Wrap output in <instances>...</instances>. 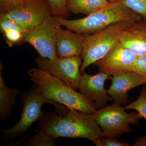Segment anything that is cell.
<instances>
[{"mask_svg": "<svg viewBox=\"0 0 146 146\" xmlns=\"http://www.w3.org/2000/svg\"><path fill=\"white\" fill-rule=\"evenodd\" d=\"M133 23L127 21L115 23L100 31L85 34L81 55V72L104 57L119 41L123 32Z\"/></svg>", "mask_w": 146, "mask_h": 146, "instance_id": "cell-5", "label": "cell"}, {"mask_svg": "<svg viewBox=\"0 0 146 146\" xmlns=\"http://www.w3.org/2000/svg\"><path fill=\"white\" fill-rule=\"evenodd\" d=\"M124 107L114 102L97 110L94 118L106 137H119L133 131L131 125H136L142 117L138 112L127 113Z\"/></svg>", "mask_w": 146, "mask_h": 146, "instance_id": "cell-6", "label": "cell"}, {"mask_svg": "<svg viewBox=\"0 0 146 146\" xmlns=\"http://www.w3.org/2000/svg\"><path fill=\"white\" fill-rule=\"evenodd\" d=\"M3 66L1 63L0 66V89H3L6 87L5 81L4 80L2 76Z\"/></svg>", "mask_w": 146, "mask_h": 146, "instance_id": "cell-27", "label": "cell"}, {"mask_svg": "<svg viewBox=\"0 0 146 146\" xmlns=\"http://www.w3.org/2000/svg\"><path fill=\"white\" fill-rule=\"evenodd\" d=\"M132 146H146V136H141L136 138Z\"/></svg>", "mask_w": 146, "mask_h": 146, "instance_id": "cell-26", "label": "cell"}, {"mask_svg": "<svg viewBox=\"0 0 146 146\" xmlns=\"http://www.w3.org/2000/svg\"><path fill=\"white\" fill-rule=\"evenodd\" d=\"M3 34L6 42L10 47L23 43L24 33L21 32L16 30H7Z\"/></svg>", "mask_w": 146, "mask_h": 146, "instance_id": "cell-22", "label": "cell"}, {"mask_svg": "<svg viewBox=\"0 0 146 146\" xmlns=\"http://www.w3.org/2000/svg\"><path fill=\"white\" fill-rule=\"evenodd\" d=\"M122 2L131 10L146 18V0H123Z\"/></svg>", "mask_w": 146, "mask_h": 146, "instance_id": "cell-21", "label": "cell"}, {"mask_svg": "<svg viewBox=\"0 0 146 146\" xmlns=\"http://www.w3.org/2000/svg\"><path fill=\"white\" fill-rule=\"evenodd\" d=\"M0 28L2 33L7 30L18 31L24 33L27 31L16 21L3 16H0Z\"/></svg>", "mask_w": 146, "mask_h": 146, "instance_id": "cell-20", "label": "cell"}, {"mask_svg": "<svg viewBox=\"0 0 146 146\" xmlns=\"http://www.w3.org/2000/svg\"><path fill=\"white\" fill-rule=\"evenodd\" d=\"M56 139L40 129L37 133L29 138L23 144L24 145L29 146H54L56 144Z\"/></svg>", "mask_w": 146, "mask_h": 146, "instance_id": "cell-17", "label": "cell"}, {"mask_svg": "<svg viewBox=\"0 0 146 146\" xmlns=\"http://www.w3.org/2000/svg\"><path fill=\"white\" fill-rule=\"evenodd\" d=\"M133 72L146 77V55L137 56L133 66Z\"/></svg>", "mask_w": 146, "mask_h": 146, "instance_id": "cell-25", "label": "cell"}, {"mask_svg": "<svg viewBox=\"0 0 146 146\" xmlns=\"http://www.w3.org/2000/svg\"><path fill=\"white\" fill-rule=\"evenodd\" d=\"M49 12V5L47 0H30L0 16L16 21L28 31L40 25Z\"/></svg>", "mask_w": 146, "mask_h": 146, "instance_id": "cell-9", "label": "cell"}, {"mask_svg": "<svg viewBox=\"0 0 146 146\" xmlns=\"http://www.w3.org/2000/svg\"><path fill=\"white\" fill-rule=\"evenodd\" d=\"M18 89L6 86L0 89V118L3 120L11 116V110L16 104Z\"/></svg>", "mask_w": 146, "mask_h": 146, "instance_id": "cell-16", "label": "cell"}, {"mask_svg": "<svg viewBox=\"0 0 146 146\" xmlns=\"http://www.w3.org/2000/svg\"><path fill=\"white\" fill-rule=\"evenodd\" d=\"M137 56L119 42L104 57L94 65L99 72L113 76L120 73L133 72V66Z\"/></svg>", "mask_w": 146, "mask_h": 146, "instance_id": "cell-10", "label": "cell"}, {"mask_svg": "<svg viewBox=\"0 0 146 146\" xmlns=\"http://www.w3.org/2000/svg\"><path fill=\"white\" fill-rule=\"evenodd\" d=\"M30 79L37 89L50 99L63 104L70 110L94 114L97 108L94 102L87 99L64 82L39 68L28 71Z\"/></svg>", "mask_w": 146, "mask_h": 146, "instance_id": "cell-2", "label": "cell"}, {"mask_svg": "<svg viewBox=\"0 0 146 146\" xmlns=\"http://www.w3.org/2000/svg\"><path fill=\"white\" fill-rule=\"evenodd\" d=\"M59 26L49 12L40 25L24 33L23 42L31 45L41 57L54 59L58 56L56 44Z\"/></svg>", "mask_w": 146, "mask_h": 146, "instance_id": "cell-7", "label": "cell"}, {"mask_svg": "<svg viewBox=\"0 0 146 146\" xmlns=\"http://www.w3.org/2000/svg\"><path fill=\"white\" fill-rule=\"evenodd\" d=\"M81 56L64 58L57 56L51 59L39 56L35 61L37 68L46 71L64 82L74 89L78 88L81 76L80 67L82 66Z\"/></svg>", "mask_w": 146, "mask_h": 146, "instance_id": "cell-8", "label": "cell"}, {"mask_svg": "<svg viewBox=\"0 0 146 146\" xmlns=\"http://www.w3.org/2000/svg\"><path fill=\"white\" fill-rule=\"evenodd\" d=\"M30 0H0L1 14L23 5Z\"/></svg>", "mask_w": 146, "mask_h": 146, "instance_id": "cell-23", "label": "cell"}, {"mask_svg": "<svg viewBox=\"0 0 146 146\" xmlns=\"http://www.w3.org/2000/svg\"><path fill=\"white\" fill-rule=\"evenodd\" d=\"M112 84L107 93L114 102L126 105L129 103L127 93L133 88L146 84V77L133 72L116 74L112 76Z\"/></svg>", "mask_w": 146, "mask_h": 146, "instance_id": "cell-12", "label": "cell"}, {"mask_svg": "<svg viewBox=\"0 0 146 146\" xmlns=\"http://www.w3.org/2000/svg\"><path fill=\"white\" fill-rule=\"evenodd\" d=\"M84 35L70 30L58 29L56 49L58 56L68 58L81 56Z\"/></svg>", "mask_w": 146, "mask_h": 146, "instance_id": "cell-14", "label": "cell"}, {"mask_svg": "<svg viewBox=\"0 0 146 146\" xmlns=\"http://www.w3.org/2000/svg\"><path fill=\"white\" fill-rule=\"evenodd\" d=\"M54 17L61 26L82 34H94L121 21L133 23L143 18L127 7L122 1L110 3L99 10L80 19L69 20Z\"/></svg>", "mask_w": 146, "mask_h": 146, "instance_id": "cell-3", "label": "cell"}, {"mask_svg": "<svg viewBox=\"0 0 146 146\" xmlns=\"http://www.w3.org/2000/svg\"><path fill=\"white\" fill-rule=\"evenodd\" d=\"M40 129L53 138L88 139L95 143L102 137V131L94 114L70 110L65 115L57 112H44L39 121Z\"/></svg>", "mask_w": 146, "mask_h": 146, "instance_id": "cell-1", "label": "cell"}, {"mask_svg": "<svg viewBox=\"0 0 146 146\" xmlns=\"http://www.w3.org/2000/svg\"><path fill=\"white\" fill-rule=\"evenodd\" d=\"M119 42L137 56L146 55V18L133 23L123 32Z\"/></svg>", "mask_w": 146, "mask_h": 146, "instance_id": "cell-13", "label": "cell"}, {"mask_svg": "<svg viewBox=\"0 0 146 146\" xmlns=\"http://www.w3.org/2000/svg\"><path fill=\"white\" fill-rule=\"evenodd\" d=\"M23 110L20 120L18 123L9 128L1 129V134L7 140H12L22 136L31 126L33 123L41 119L44 111L42 106L48 103L54 106L56 111L60 114L66 113L69 109L60 106L39 91L33 85L24 92L22 95Z\"/></svg>", "mask_w": 146, "mask_h": 146, "instance_id": "cell-4", "label": "cell"}, {"mask_svg": "<svg viewBox=\"0 0 146 146\" xmlns=\"http://www.w3.org/2000/svg\"><path fill=\"white\" fill-rule=\"evenodd\" d=\"M111 76L102 72L94 75L84 72L81 76L78 87L80 92L87 99L94 102L97 109L106 106L108 102L112 100L104 87L105 81L112 79Z\"/></svg>", "mask_w": 146, "mask_h": 146, "instance_id": "cell-11", "label": "cell"}, {"mask_svg": "<svg viewBox=\"0 0 146 146\" xmlns=\"http://www.w3.org/2000/svg\"><path fill=\"white\" fill-rule=\"evenodd\" d=\"M49 5V13L54 17L67 18L68 11L66 7L67 0H47Z\"/></svg>", "mask_w": 146, "mask_h": 146, "instance_id": "cell-19", "label": "cell"}, {"mask_svg": "<svg viewBox=\"0 0 146 146\" xmlns=\"http://www.w3.org/2000/svg\"><path fill=\"white\" fill-rule=\"evenodd\" d=\"M124 108L136 110L141 117L146 120V86L143 87L137 100L125 106Z\"/></svg>", "mask_w": 146, "mask_h": 146, "instance_id": "cell-18", "label": "cell"}, {"mask_svg": "<svg viewBox=\"0 0 146 146\" xmlns=\"http://www.w3.org/2000/svg\"><path fill=\"white\" fill-rule=\"evenodd\" d=\"M109 3L106 0H67L66 7L72 13L89 15Z\"/></svg>", "mask_w": 146, "mask_h": 146, "instance_id": "cell-15", "label": "cell"}, {"mask_svg": "<svg viewBox=\"0 0 146 146\" xmlns=\"http://www.w3.org/2000/svg\"><path fill=\"white\" fill-rule=\"evenodd\" d=\"M109 3H113L119 2L123 1V0H106Z\"/></svg>", "mask_w": 146, "mask_h": 146, "instance_id": "cell-28", "label": "cell"}, {"mask_svg": "<svg viewBox=\"0 0 146 146\" xmlns=\"http://www.w3.org/2000/svg\"><path fill=\"white\" fill-rule=\"evenodd\" d=\"M97 146H129L127 143L118 141L117 137H106L103 136L100 140L95 143Z\"/></svg>", "mask_w": 146, "mask_h": 146, "instance_id": "cell-24", "label": "cell"}]
</instances>
